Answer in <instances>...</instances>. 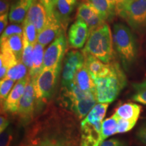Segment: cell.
<instances>
[{
  "label": "cell",
  "mask_w": 146,
  "mask_h": 146,
  "mask_svg": "<svg viewBox=\"0 0 146 146\" xmlns=\"http://www.w3.org/2000/svg\"><path fill=\"white\" fill-rule=\"evenodd\" d=\"M83 53L89 54L106 64L114 58V42L112 33L106 23L90 33Z\"/></svg>",
  "instance_id": "6da1fadb"
},
{
  "label": "cell",
  "mask_w": 146,
  "mask_h": 146,
  "mask_svg": "<svg viewBox=\"0 0 146 146\" xmlns=\"http://www.w3.org/2000/svg\"><path fill=\"white\" fill-rule=\"evenodd\" d=\"M98 103L110 104L117 98L127 85L125 73L116 62L112 63V70L104 77L94 79Z\"/></svg>",
  "instance_id": "7a4b0ae2"
},
{
  "label": "cell",
  "mask_w": 146,
  "mask_h": 146,
  "mask_svg": "<svg viewBox=\"0 0 146 146\" xmlns=\"http://www.w3.org/2000/svg\"><path fill=\"white\" fill-rule=\"evenodd\" d=\"M112 36L114 45L119 55L123 66L127 68L136 59L137 45L131 29L121 23L113 27Z\"/></svg>",
  "instance_id": "3957f363"
},
{
  "label": "cell",
  "mask_w": 146,
  "mask_h": 146,
  "mask_svg": "<svg viewBox=\"0 0 146 146\" xmlns=\"http://www.w3.org/2000/svg\"><path fill=\"white\" fill-rule=\"evenodd\" d=\"M65 89L73 112L81 119L85 118L97 104L96 95L81 90L74 82Z\"/></svg>",
  "instance_id": "277c9868"
},
{
  "label": "cell",
  "mask_w": 146,
  "mask_h": 146,
  "mask_svg": "<svg viewBox=\"0 0 146 146\" xmlns=\"http://www.w3.org/2000/svg\"><path fill=\"white\" fill-rule=\"evenodd\" d=\"M118 14L134 31L146 32V0H129Z\"/></svg>",
  "instance_id": "5b68a950"
},
{
  "label": "cell",
  "mask_w": 146,
  "mask_h": 146,
  "mask_svg": "<svg viewBox=\"0 0 146 146\" xmlns=\"http://www.w3.org/2000/svg\"><path fill=\"white\" fill-rule=\"evenodd\" d=\"M61 65L55 68H43L39 74L33 78V86L35 91L36 99L41 102L46 100L54 94L57 84Z\"/></svg>",
  "instance_id": "8992f818"
},
{
  "label": "cell",
  "mask_w": 146,
  "mask_h": 146,
  "mask_svg": "<svg viewBox=\"0 0 146 146\" xmlns=\"http://www.w3.org/2000/svg\"><path fill=\"white\" fill-rule=\"evenodd\" d=\"M66 46L67 41L64 31L45 50L42 69L55 68L61 65Z\"/></svg>",
  "instance_id": "52a82bcc"
},
{
  "label": "cell",
  "mask_w": 146,
  "mask_h": 146,
  "mask_svg": "<svg viewBox=\"0 0 146 146\" xmlns=\"http://www.w3.org/2000/svg\"><path fill=\"white\" fill-rule=\"evenodd\" d=\"M85 65V56L83 52L70 51L67 54L62 70V84L64 87L74 81V77L80 68Z\"/></svg>",
  "instance_id": "ba28073f"
},
{
  "label": "cell",
  "mask_w": 146,
  "mask_h": 146,
  "mask_svg": "<svg viewBox=\"0 0 146 146\" xmlns=\"http://www.w3.org/2000/svg\"><path fill=\"white\" fill-rule=\"evenodd\" d=\"M35 100L36 99L33 82L31 78H29L25 92L19 102L17 111L18 116L23 121L28 122L32 118L33 116Z\"/></svg>",
  "instance_id": "9c48e42d"
},
{
  "label": "cell",
  "mask_w": 146,
  "mask_h": 146,
  "mask_svg": "<svg viewBox=\"0 0 146 146\" xmlns=\"http://www.w3.org/2000/svg\"><path fill=\"white\" fill-rule=\"evenodd\" d=\"M76 18L81 20L87 24L90 33L105 23V21L101 14L87 1L79 5L76 12Z\"/></svg>",
  "instance_id": "30bf717a"
},
{
  "label": "cell",
  "mask_w": 146,
  "mask_h": 146,
  "mask_svg": "<svg viewBox=\"0 0 146 146\" xmlns=\"http://www.w3.org/2000/svg\"><path fill=\"white\" fill-rule=\"evenodd\" d=\"M90 31L85 22L77 19L68 29V43L73 48L81 49L86 44Z\"/></svg>",
  "instance_id": "8fae6325"
},
{
  "label": "cell",
  "mask_w": 146,
  "mask_h": 146,
  "mask_svg": "<svg viewBox=\"0 0 146 146\" xmlns=\"http://www.w3.org/2000/svg\"><path fill=\"white\" fill-rule=\"evenodd\" d=\"M64 31L62 25L54 13L51 17H48V21L44 29L38 33L36 42L45 47L52 43Z\"/></svg>",
  "instance_id": "7c38bea8"
},
{
  "label": "cell",
  "mask_w": 146,
  "mask_h": 146,
  "mask_svg": "<svg viewBox=\"0 0 146 146\" xmlns=\"http://www.w3.org/2000/svg\"><path fill=\"white\" fill-rule=\"evenodd\" d=\"M29 78L30 77L28 75L23 79L17 81V83L15 84L7 99L3 103V110L5 112L12 113L17 112L19 102L25 92Z\"/></svg>",
  "instance_id": "4fadbf2b"
},
{
  "label": "cell",
  "mask_w": 146,
  "mask_h": 146,
  "mask_svg": "<svg viewBox=\"0 0 146 146\" xmlns=\"http://www.w3.org/2000/svg\"><path fill=\"white\" fill-rule=\"evenodd\" d=\"M25 20L33 24L38 33L44 29L48 21V16L45 7L39 0H35L29 9Z\"/></svg>",
  "instance_id": "5bb4252c"
},
{
  "label": "cell",
  "mask_w": 146,
  "mask_h": 146,
  "mask_svg": "<svg viewBox=\"0 0 146 146\" xmlns=\"http://www.w3.org/2000/svg\"><path fill=\"white\" fill-rule=\"evenodd\" d=\"M85 56V66L88 69L93 78L104 77L112 70V63L106 64L93 55L83 53Z\"/></svg>",
  "instance_id": "9a60e30c"
},
{
  "label": "cell",
  "mask_w": 146,
  "mask_h": 146,
  "mask_svg": "<svg viewBox=\"0 0 146 146\" xmlns=\"http://www.w3.org/2000/svg\"><path fill=\"white\" fill-rule=\"evenodd\" d=\"M34 1L35 0H13L9 12V20L11 23H23Z\"/></svg>",
  "instance_id": "2e32d148"
},
{
  "label": "cell",
  "mask_w": 146,
  "mask_h": 146,
  "mask_svg": "<svg viewBox=\"0 0 146 146\" xmlns=\"http://www.w3.org/2000/svg\"><path fill=\"white\" fill-rule=\"evenodd\" d=\"M76 1L77 0H58L55 6L54 14L61 23L64 30L70 21Z\"/></svg>",
  "instance_id": "e0dca14e"
},
{
  "label": "cell",
  "mask_w": 146,
  "mask_h": 146,
  "mask_svg": "<svg viewBox=\"0 0 146 146\" xmlns=\"http://www.w3.org/2000/svg\"><path fill=\"white\" fill-rule=\"evenodd\" d=\"M73 82L83 91L96 95L94 79L85 65L77 71Z\"/></svg>",
  "instance_id": "ac0fdd59"
},
{
  "label": "cell",
  "mask_w": 146,
  "mask_h": 146,
  "mask_svg": "<svg viewBox=\"0 0 146 146\" xmlns=\"http://www.w3.org/2000/svg\"><path fill=\"white\" fill-rule=\"evenodd\" d=\"M0 78L1 80L5 77L9 69L18 63V60L12 51L5 43H0Z\"/></svg>",
  "instance_id": "d6986e66"
},
{
  "label": "cell",
  "mask_w": 146,
  "mask_h": 146,
  "mask_svg": "<svg viewBox=\"0 0 146 146\" xmlns=\"http://www.w3.org/2000/svg\"><path fill=\"white\" fill-rule=\"evenodd\" d=\"M44 47L43 45L39 44L37 42L34 45L33 64L29 73V76L32 79L35 78L43 68L45 54Z\"/></svg>",
  "instance_id": "ffe728a7"
},
{
  "label": "cell",
  "mask_w": 146,
  "mask_h": 146,
  "mask_svg": "<svg viewBox=\"0 0 146 146\" xmlns=\"http://www.w3.org/2000/svg\"><path fill=\"white\" fill-rule=\"evenodd\" d=\"M141 107L134 103H126L117 108L114 114L118 118L137 121L139 117Z\"/></svg>",
  "instance_id": "44dd1931"
},
{
  "label": "cell",
  "mask_w": 146,
  "mask_h": 146,
  "mask_svg": "<svg viewBox=\"0 0 146 146\" xmlns=\"http://www.w3.org/2000/svg\"><path fill=\"white\" fill-rule=\"evenodd\" d=\"M1 43H5L12 52L16 56L18 61L22 60L23 51V35H14L10 37L3 41H0Z\"/></svg>",
  "instance_id": "7402d4cb"
},
{
  "label": "cell",
  "mask_w": 146,
  "mask_h": 146,
  "mask_svg": "<svg viewBox=\"0 0 146 146\" xmlns=\"http://www.w3.org/2000/svg\"><path fill=\"white\" fill-rule=\"evenodd\" d=\"M118 130V117L116 115H112L111 117L108 118L102 122L101 143L105 141L111 135L116 134Z\"/></svg>",
  "instance_id": "603a6c76"
},
{
  "label": "cell",
  "mask_w": 146,
  "mask_h": 146,
  "mask_svg": "<svg viewBox=\"0 0 146 146\" xmlns=\"http://www.w3.org/2000/svg\"><path fill=\"white\" fill-rule=\"evenodd\" d=\"M86 1L91 3L99 12L105 21L116 14L112 6L110 4L108 0H86Z\"/></svg>",
  "instance_id": "cb8c5ba5"
},
{
  "label": "cell",
  "mask_w": 146,
  "mask_h": 146,
  "mask_svg": "<svg viewBox=\"0 0 146 146\" xmlns=\"http://www.w3.org/2000/svg\"><path fill=\"white\" fill-rule=\"evenodd\" d=\"M108 105L109 104L106 103L97 104L83 120L87 122H91V123L98 121L102 122L105 117Z\"/></svg>",
  "instance_id": "d4e9b609"
},
{
  "label": "cell",
  "mask_w": 146,
  "mask_h": 146,
  "mask_svg": "<svg viewBox=\"0 0 146 146\" xmlns=\"http://www.w3.org/2000/svg\"><path fill=\"white\" fill-rule=\"evenodd\" d=\"M27 70L28 68L27 66L22 62V60H20L16 65L9 69L5 77L14 80V81H18L27 76Z\"/></svg>",
  "instance_id": "484cf974"
},
{
  "label": "cell",
  "mask_w": 146,
  "mask_h": 146,
  "mask_svg": "<svg viewBox=\"0 0 146 146\" xmlns=\"http://www.w3.org/2000/svg\"><path fill=\"white\" fill-rule=\"evenodd\" d=\"M23 51L22 56V62L27 66L30 70L33 64V56L34 45L29 43L27 38L23 35Z\"/></svg>",
  "instance_id": "4316f807"
},
{
  "label": "cell",
  "mask_w": 146,
  "mask_h": 146,
  "mask_svg": "<svg viewBox=\"0 0 146 146\" xmlns=\"http://www.w3.org/2000/svg\"><path fill=\"white\" fill-rule=\"evenodd\" d=\"M135 93L132 100L137 103L146 105V80L133 85Z\"/></svg>",
  "instance_id": "83f0119b"
},
{
  "label": "cell",
  "mask_w": 146,
  "mask_h": 146,
  "mask_svg": "<svg viewBox=\"0 0 146 146\" xmlns=\"http://www.w3.org/2000/svg\"><path fill=\"white\" fill-rule=\"evenodd\" d=\"M23 35L27 38L29 43L34 45L36 43L38 36V32L36 27L33 24L25 20L23 22Z\"/></svg>",
  "instance_id": "f1b7e54d"
},
{
  "label": "cell",
  "mask_w": 146,
  "mask_h": 146,
  "mask_svg": "<svg viewBox=\"0 0 146 146\" xmlns=\"http://www.w3.org/2000/svg\"><path fill=\"white\" fill-rule=\"evenodd\" d=\"M14 80L5 77L0 81V100L1 104L7 99L14 85Z\"/></svg>",
  "instance_id": "f546056e"
},
{
  "label": "cell",
  "mask_w": 146,
  "mask_h": 146,
  "mask_svg": "<svg viewBox=\"0 0 146 146\" xmlns=\"http://www.w3.org/2000/svg\"><path fill=\"white\" fill-rule=\"evenodd\" d=\"M23 27H22V26H21L19 24H12V25L7 27V28L5 29L3 33L1 35L0 41H4V40L10 37L11 36L14 35H23Z\"/></svg>",
  "instance_id": "4dcf8cb0"
},
{
  "label": "cell",
  "mask_w": 146,
  "mask_h": 146,
  "mask_svg": "<svg viewBox=\"0 0 146 146\" xmlns=\"http://www.w3.org/2000/svg\"><path fill=\"white\" fill-rule=\"evenodd\" d=\"M136 123L137 121L135 120H129L118 117L117 133H123L131 131L135 127Z\"/></svg>",
  "instance_id": "1f68e13d"
},
{
  "label": "cell",
  "mask_w": 146,
  "mask_h": 146,
  "mask_svg": "<svg viewBox=\"0 0 146 146\" xmlns=\"http://www.w3.org/2000/svg\"><path fill=\"white\" fill-rule=\"evenodd\" d=\"M13 139V133L11 129H6L1 133L0 138V146H10Z\"/></svg>",
  "instance_id": "d6a6232c"
},
{
  "label": "cell",
  "mask_w": 146,
  "mask_h": 146,
  "mask_svg": "<svg viewBox=\"0 0 146 146\" xmlns=\"http://www.w3.org/2000/svg\"><path fill=\"white\" fill-rule=\"evenodd\" d=\"M39 1L45 7L48 17H51L54 13L55 6L58 0H39Z\"/></svg>",
  "instance_id": "836d02e7"
},
{
  "label": "cell",
  "mask_w": 146,
  "mask_h": 146,
  "mask_svg": "<svg viewBox=\"0 0 146 146\" xmlns=\"http://www.w3.org/2000/svg\"><path fill=\"white\" fill-rule=\"evenodd\" d=\"M129 0H108L113 10H114L115 14H118L120 9Z\"/></svg>",
  "instance_id": "e575fe53"
},
{
  "label": "cell",
  "mask_w": 146,
  "mask_h": 146,
  "mask_svg": "<svg viewBox=\"0 0 146 146\" xmlns=\"http://www.w3.org/2000/svg\"><path fill=\"white\" fill-rule=\"evenodd\" d=\"M100 146H127V144L118 139H111L102 141Z\"/></svg>",
  "instance_id": "d590c367"
},
{
  "label": "cell",
  "mask_w": 146,
  "mask_h": 146,
  "mask_svg": "<svg viewBox=\"0 0 146 146\" xmlns=\"http://www.w3.org/2000/svg\"><path fill=\"white\" fill-rule=\"evenodd\" d=\"M136 135L139 141L146 145V123H143L139 128Z\"/></svg>",
  "instance_id": "8d00e7d4"
},
{
  "label": "cell",
  "mask_w": 146,
  "mask_h": 146,
  "mask_svg": "<svg viewBox=\"0 0 146 146\" xmlns=\"http://www.w3.org/2000/svg\"><path fill=\"white\" fill-rule=\"evenodd\" d=\"M13 0H0V15L8 13Z\"/></svg>",
  "instance_id": "74e56055"
},
{
  "label": "cell",
  "mask_w": 146,
  "mask_h": 146,
  "mask_svg": "<svg viewBox=\"0 0 146 146\" xmlns=\"http://www.w3.org/2000/svg\"><path fill=\"white\" fill-rule=\"evenodd\" d=\"M9 13H6L3 15H0V33H3L5 29L7 28L8 23Z\"/></svg>",
  "instance_id": "f35d334b"
},
{
  "label": "cell",
  "mask_w": 146,
  "mask_h": 146,
  "mask_svg": "<svg viewBox=\"0 0 146 146\" xmlns=\"http://www.w3.org/2000/svg\"><path fill=\"white\" fill-rule=\"evenodd\" d=\"M9 125V121L4 115H1V118H0V131L2 133L7 129Z\"/></svg>",
  "instance_id": "ab89813d"
},
{
  "label": "cell",
  "mask_w": 146,
  "mask_h": 146,
  "mask_svg": "<svg viewBox=\"0 0 146 146\" xmlns=\"http://www.w3.org/2000/svg\"><path fill=\"white\" fill-rule=\"evenodd\" d=\"M36 146H62V145L57 143L53 142V141H45L41 142V143L39 144V145H36Z\"/></svg>",
  "instance_id": "60d3db41"
}]
</instances>
